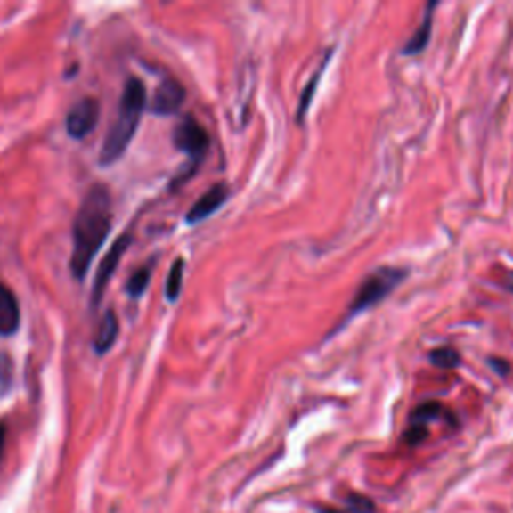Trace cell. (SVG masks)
Wrapping results in <instances>:
<instances>
[{"mask_svg":"<svg viewBox=\"0 0 513 513\" xmlns=\"http://www.w3.org/2000/svg\"><path fill=\"white\" fill-rule=\"evenodd\" d=\"M96 123H99V102L94 99L88 96L72 104L67 115V131L72 139H85L93 133Z\"/></svg>","mask_w":513,"mask_h":513,"instance_id":"5b68a950","label":"cell"},{"mask_svg":"<svg viewBox=\"0 0 513 513\" xmlns=\"http://www.w3.org/2000/svg\"><path fill=\"white\" fill-rule=\"evenodd\" d=\"M117 335H118L117 315L112 311H107V313H104V317L101 319L99 329H96L94 343H93L94 351L99 353V355H104V353H107L112 347V345H115Z\"/></svg>","mask_w":513,"mask_h":513,"instance_id":"8fae6325","label":"cell"},{"mask_svg":"<svg viewBox=\"0 0 513 513\" xmlns=\"http://www.w3.org/2000/svg\"><path fill=\"white\" fill-rule=\"evenodd\" d=\"M151 281V267H142L134 273V275L128 279L126 283V293L133 297V299H139V297L147 291Z\"/></svg>","mask_w":513,"mask_h":513,"instance_id":"2e32d148","label":"cell"},{"mask_svg":"<svg viewBox=\"0 0 513 513\" xmlns=\"http://www.w3.org/2000/svg\"><path fill=\"white\" fill-rule=\"evenodd\" d=\"M183 277H184V261L176 259L167 277V299L168 301L179 299L181 289H183Z\"/></svg>","mask_w":513,"mask_h":513,"instance_id":"5bb4252c","label":"cell"},{"mask_svg":"<svg viewBox=\"0 0 513 513\" xmlns=\"http://www.w3.org/2000/svg\"><path fill=\"white\" fill-rule=\"evenodd\" d=\"M131 245V237L123 235L115 240V245H112L110 251L107 253V256L101 261L99 269H96V277H94V285H93V301L96 303L102 297L104 289H107L109 279L112 277V273L117 271L118 263H120V256L126 251V247Z\"/></svg>","mask_w":513,"mask_h":513,"instance_id":"52a82bcc","label":"cell"},{"mask_svg":"<svg viewBox=\"0 0 513 513\" xmlns=\"http://www.w3.org/2000/svg\"><path fill=\"white\" fill-rule=\"evenodd\" d=\"M144 102H147V94H144V86L139 78L126 80L123 96L118 102V112L115 123L110 125V131L107 133V139L102 142L101 151V163L110 165L123 155L128 144H131L133 136L136 133V126L141 123Z\"/></svg>","mask_w":513,"mask_h":513,"instance_id":"7a4b0ae2","label":"cell"},{"mask_svg":"<svg viewBox=\"0 0 513 513\" xmlns=\"http://www.w3.org/2000/svg\"><path fill=\"white\" fill-rule=\"evenodd\" d=\"M112 223V205L107 187L94 184L80 203L75 227H72L70 269L75 279H85L93 256L109 237Z\"/></svg>","mask_w":513,"mask_h":513,"instance_id":"6da1fadb","label":"cell"},{"mask_svg":"<svg viewBox=\"0 0 513 513\" xmlns=\"http://www.w3.org/2000/svg\"><path fill=\"white\" fill-rule=\"evenodd\" d=\"M229 199V187L224 183L213 184L203 197H200L195 205L191 207V211L187 213V223L189 224H197L200 221H205L211 216L213 213L219 211V208L224 205V200Z\"/></svg>","mask_w":513,"mask_h":513,"instance_id":"ba28073f","label":"cell"},{"mask_svg":"<svg viewBox=\"0 0 513 513\" xmlns=\"http://www.w3.org/2000/svg\"><path fill=\"white\" fill-rule=\"evenodd\" d=\"M489 365L495 367V371L497 373H508V363L505 361H500V359H489Z\"/></svg>","mask_w":513,"mask_h":513,"instance_id":"ac0fdd59","label":"cell"},{"mask_svg":"<svg viewBox=\"0 0 513 513\" xmlns=\"http://www.w3.org/2000/svg\"><path fill=\"white\" fill-rule=\"evenodd\" d=\"M20 307L16 297L8 287L0 283V337H8L19 331Z\"/></svg>","mask_w":513,"mask_h":513,"instance_id":"30bf717a","label":"cell"},{"mask_svg":"<svg viewBox=\"0 0 513 513\" xmlns=\"http://www.w3.org/2000/svg\"><path fill=\"white\" fill-rule=\"evenodd\" d=\"M445 413V407L439 403H423L409 417V428L405 431V441L409 445H419L428 437V428L431 421H437Z\"/></svg>","mask_w":513,"mask_h":513,"instance_id":"8992f818","label":"cell"},{"mask_svg":"<svg viewBox=\"0 0 513 513\" xmlns=\"http://www.w3.org/2000/svg\"><path fill=\"white\" fill-rule=\"evenodd\" d=\"M436 3H429L428 4V11L423 14V20L419 24V28L415 30V35L407 40L403 45V54H419L423 53L425 48L429 45V38H431V24H433V8H436Z\"/></svg>","mask_w":513,"mask_h":513,"instance_id":"7c38bea8","label":"cell"},{"mask_svg":"<svg viewBox=\"0 0 513 513\" xmlns=\"http://www.w3.org/2000/svg\"><path fill=\"white\" fill-rule=\"evenodd\" d=\"M319 513H339V511H335V509H325V511H319Z\"/></svg>","mask_w":513,"mask_h":513,"instance_id":"44dd1931","label":"cell"},{"mask_svg":"<svg viewBox=\"0 0 513 513\" xmlns=\"http://www.w3.org/2000/svg\"><path fill=\"white\" fill-rule=\"evenodd\" d=\"M4 444H6V428H4V423H0V460H3V453H4Z\"/></svg>","mask_w":513,"mask_h":513,"instance_id":"ffe728a7","label":"cell"},{"mask_svg":"<svg viewBox=\"0 0 513 513\" xmlns=\"http://www.w3.org/2000/svg\"><path fill=\"white\" fill-rule=\"evenodd\" d=\"M12 383V363L6 353L0 351V395H4Z\"/></svg>","mask_w":513,"mask_h":513,"instance_id":"e0dca14e","label":"cell"},{"mask_svg":"<svg viewBox=\"0 0 513 513\" xmlns=\"http://www.w3.org/2000/svg\"><path fill=\"white\" fill-rule=\"evenodd\" d=\"M173 141L176 149L187 152V155L192 160H197V163L203 159V155L208 149V134L192 117L183 118L181 123L176 125Z\"/></svg>","mask_w":513,"mask_h":513,"instance_id":"277c9868","label":"cell"},{"mask_svg":"<svg viewBox=\"0 0 513 513\" xmlns=\"http://www.w3.org/2000/svg\"><path fill=\"white\" fill-rule=\"evenodd\" d=\"M184 101V91L176 80H163V85L157 88L155 99H152L151 109L155 115H173L181 109Z\"/></svg>","mask_w":513,"mask_h":513,"instance_id":"9c48e42d","label":"cell"},{"mask_svg":"<svg viewBox=\"0 0 513 513\" xmlns=\"http://www.w3.org/2000/svg\"><path fill=\"white\" fill-rule=\"evenodd\" d=\"M429 361L439 369H453L460 365L461 357L453 347H439L429 353Z\"/></svg>","mask_w":513,"mask_h":513,"instance_id":"9a60e30c","label":"cell"},{"mask_svg":"<svg viewBox=\"0 0 513 513\" xmlns=\"http://www.w3.org/2000/svg\"><path fill=\"white\" fill-rule=\"evenodd\" d=\"M331 54H333V51H329V53L325 54V59H323V62L319 64L317 72H315V75L311 77L309 85L305 86V91H303V94H301L299 109H297V120H303V118H305V115H307V110H309V104H311V101H313V94H315L317 86H319V80H321V77H323V72H325V69H327L329 61H331Z\"/></svg>","mask_w":513,"mask_h":513,"instance_id":"4fadbf2b","label":"cell"},{"mask_svg":"<svg viewBox=\"0 0 513 513\" xmlns=\"http://www.w3.org/2000/svg\"><path fill=\"white\" fill-rule=\"evenodd\" d=\"M407 269L401 267H379L373 273H369L363 283L359 285L355 297L349 305L347 319H351L357 313H363L373 305L381 303L385 297L395 291V289L407 279Z\"/></svg>","mask_w":513,"mask_h":513,"instance_id":"3957f363","label":"cell"},{"mask_svg":"<svg viewBox=\"0 0 513 513\" xmlns=\"http://www.w3.org/2000/svg\"><path fill=\"white\" fill-rule=\"evenodd\" d=\"M501 285H503V289H505V291H509V293H513V271H509V273H505V277H503V281H501Z\"/></svg>","mask_w":513,"mask_h":513,"instance_id":"d6986e66","label":"cell"}]
</instances>
